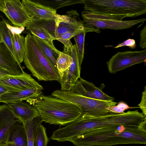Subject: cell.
Masks as SVG:
<instances>
[{"mask_svg":"<svg viewBox=\"0 0 146 146\" xmlns=\"http://www.w3.org/2000/svg\"><path fill=\"white\" fill-rule=\"evenodd\" d=\"M68 141L76 146H111L129 144H146V122L138 127L113 126L78 135Z\"/></svg>","mask_w":146,"mask_h":146,"instance_id":"6da1fadb","label":"cell"},{"mask_svg":"<svg viewBox=\"0 0 146 146\" xmlns=\"http://www.w3.org/2000/svg\"><path fill=\"white\" fill-rule=\"evenodd\" d=\"M35 1L56 10L58 9L77 3L83 4V0H34Z\"/></svg>","mask_w":146,"mask_h":146,"instance_id":"cb8c5ba5","label":"cell"},{"mask_svg":"<svg viewBox=\"0 0 146 146\" xmlns=\"http://www.w3.org/2000/svg\"><path fill=\"white\" fill-rule=\"evenodd\" d=\"M139 107H130L127 104L123 102H119L116 106H113L108 107L106 109L111 112L115 113L121 114L124 113V111L127 109L138 108Z\"/></svg>","mask_w":146,"mask_h":146,"instance_id":"f546056e","label":"cell"},{"mask_svg":"<svg viewBox=\"0 0 146 146\" xmlns=\"http://www.w3.org/2000/svg\"><path fill=\"white\" fill-rule=\"evenodd\" d=\"M0 67L10 75H20L25 72L21 64L15 61L11 52L2 42H0Z\"/></svg>","mask_w":146,"mask_h":146,"instance_id":"d6986e66","label":"cell"},{"mask_svg":"<svg viewBox=\"0 0 146 146\" xmlns=\"http://www.w3.org/2000/svg\"><path fill=\"white\" fill-rule=\"evenodd\" d=\"M27 101L37 109L43 121L50 124L66 126L83 114L81 110L76 105L52 95L41 94Z\"/></svg>","mask_w":146,"mask_h":146,"instance_id":"3957f363","label":"cell"},{"mask_svg":"<svg viewBox=\"0 0 146 146\" xmlns=\"http://www.w3.org/2000/svg\"><path fill=\"white\" fill-rule=\"evenodd\" d=\"M139 45L140 47L142 49H146V26H144V27L141 30Z\"/></svg>","mask_w":146,"mask_h":146,"instance_id":"4dcf8cb0","label":"cell"},{"mask_svg":"<svg viewBox=\"0 0 146 146\" xmlns=\"http://www.w3.org/2000/svg\"><path fill=\"white\" fill-rule=\"evenodd\" d=\"M1 42V36H0V42Z\"/></svg>","mask_w":146,"mask_h":146,"instance_id":"ab89813d","label":"cell"},{"mask_svg":"<svg viewBox=\"0 0 146 146\" xmlns=\"http://www.w3.org/2000/svg\"><path fill=\"white\" fill-rule=\"evenodd\" d=\"M49 139L47 136L46 128L42 124L38 127L35 139V146H47Z\"/></svg>","mask_w":146,"mask_h":146,"instance_id":"83f0119b","label":"cell"},{"mask_svg":"<svg viewBox=\"0 0 146 146\" xmlns=\"http://www.w3.org/2000/svg\"><path fill=\"white\" fill-rule=\"evenodd\" d=\"M83 4L85 11L123 19L146 13L145 0H83Z\"/></svg>","mask_w":146,"mask_h":146,"instance_id":"277c9868","label":"cell"},{"mask_svg":"<svg viewBox=\"0 0 146 146\" xmlns=\"http://www.w3.org/2000/svg\"><path fill=\"white\" fill-rule=\"evenodd\" d=\"M81 31H76L74 32H68L61 35L56 39L61 42L64 44V48H68L71 47L73 45L70 41V39Z\"/></svg>","mask_w":146,"mask_h":146,"instance_id":"f1b7e54d","label":"cell"},{"mask_svg":"<svg viewBox=\"0 0 146 146\" xmlns=\"http://www.w3.org/2000/svg\"><path fill=\"white\" fill-rule=\"evenodd\" d=\"M2 12L13 25L19 27H26L32 18L19 0H4Z\"/></svg>","mask_w":146,"mask_h":146,"instance_id":"30bf717a","label":"cell"},{"mask_svg":"<svg viewBox=\"0 0 146 146\" xmlns=\"http://www.w3.org/2000/svg\"><path fill=\"white\" fill-rule=\"evenodd\" d=\"M82 14L84 23L99 29L122 30L131 28L146 20L145 18H141L123 21L121 17L95 14L87 11H82Z\"/></svg>","mask_w":146,"mask_h":146,"instance_id":"52a82bcc","label":"cell"},{"mask_svg":"<svg viewBox=\"0 0 146 146\" xmlns=\"http://www.w3.org/2000/svg\"><path fill=\"white\" fill-rule=\"evenodd\" d=\"M26 27L33 35L40 39L50 47L58 57L60 51L56 48L53 42L56 40L54 20H46L32 17Z\"/></svg>","mask_w":146,"mask_h":146,"instance_id":"ba28073f","label":"cell"},{"mask_svg":"<svg viewBox=\"0 0 146 146\" xmlns=\"http://www.w3.org/2000/svg\"><path fill=\"white\" fill-rule=\"evenodd\" d=\"M0 69H1V68H0Z\"/></svg>","mask_w":146,"mask_h":146,"instance_id":"60d3db41","label":"cell"},{"mask_svg":"<svg viewBox=\"0 0 146 146\" xmlns=\"http://www.w3.org/2000/svg\"><path fill=\"white\" fill-rule=\"evenodd\" d=\"M11 36L13 48L19 62L21 64L24 60L25 38L23 35L16 33H11Z\"/></svg>","mask_w":146,"mask_h":146,"instance_id":"7402d4cb","label":"cell"},{"mask_svg":"<svg viewBox=\"0 0 146 146\" xmlns=\"http://www.w3.org/2000/svg\"><path fill=\"white\" fill-rule=\"evenodd\" d=\"M5 143L7 144L8 146H28L26 131L21 123H18L10 128Z\"/></svg>","mask_w":146,"mask_h":146,"instance_id":"ffe728a7","label":"cell"},{"mask_svg":"<svg viewBox=\"0 0 146 146\" xmlns=\"http://www.w3.org/2000/svg\"><path fill=\"white\" fill-rule=\"evenodd\" d=\"M144 87V91L142 93L141 102L138 105L142 111V113L146 116V88L145 86Z\"/></svg>","mask_w":146,"mask_h":146,"instance_id":"1f68e13d","label":"cell"},{"mask_svg":"<svg viewBox=\"0 0 146 146\" xmlns=\"http://www.w3.org/2000/svg\"><path fill=\"white\" fill-rule=\"evenodd\" d=\"M0 85L6 87L10 91L32 88L44 90L43 87L33 79L30 74L25 72L20 75H6L0 79Z\"/></svg>","mask_w":146,"mask_h":146,"instance_id":"4fadbf2b","label":"cell"},{"mask_svg":"<svg viewBox=\"0 0 146 146\" xmlns=\"http://www.w3.org/2000/svg\"><path fill=\"white\" fill-rule=\"evenodd\" d=\"M146 62V49H145L141 51L118 52L106 64L109 72L115 74L133 65Z\"/></svg>","mask_w":146,"mask_h":146,"instance_id":"9c48e42d","label":"cell"},{"mask_svg":"<svg viewBox=\"0 0 146 146\" xmlns=\"http://www.w3.org/2000/svg\"><path fill=\"white\" fill-rule=\"evenodd\" d=\"M24 64L32 75L39 81L61 80L58 72L45 55L40 47L30 33L25 37Z\"/></svg>","mask_w":146,"mask_h":146,"instance_id":"5b68a950","label":"cell"},{"mask_svg":"<svg viewBox=\"0 0 146 146\" xmlns=\"http://www.w3.org/2000/svg\"><path fill=\"white\" fill-rule=\"evenodd\" d=\"M7 24L8 28L9 29L12 34L14 33L20 34L25 29L24 27H13L10 25L7 22Z\"/></svg>","mask_w":146,"mask_h":146,"instance_id":"836d02e7","label":"cell"},{"mask_svg":"<svg viewBox=\"0 0 146 146\" xmlns=\"http://www.w3.org/2000/svg\"><path fill=\"white\" fill-rule=\"evenodd\" d=\"M0 146H8L7 144L6 143H0Z\"/></svg>","mask_w":146,"mask_h":146,"instance_id":"74e56055","label":"cell"},{"mask_svg":"<svg viewBox=\"0 0 146 146\" xmlns=\"http://www.w3.org/2000/svg\"><path fill=\"white\" fill-rule=\"evenodd\" d=\"M52 95L70 102L81 110L83 114L94 117L107 115L111 112L106 109L115 105L117 102L92 99L76 94L71 90L54 91Z\"/></svg>","mask_w":146,"mask_h":146,"instance_id":"8992f818","label":"cell"},{"mask_svg":"<svg viewBox=\"0 0 146 146\" xmlns=\"http://www.w3.org/2000/svg\"><path fill=\"white\" fill-rule=\"evenodd\" d=\"M62 52L70 56L72 58V64L65 72L62 79L58 82L61 85V90L63 91L71 90L78 79L80 77L81 66H80L76 46L64 48Z\"/></svg>","mask_w":146,"mask_h":146,"instance_id":"8fae6325","label":"cell"},{"mask_svg":"<svg viewBox=\"0 0 146 146\" xmlns=\"http://www.w3.org/2000/svg\"><path fill=\"white\" fill-rule=\"evenodd\" d=\"M79 16L77 11L73 10L68 11L65 15L57 14L54 20L56 40L59 36L67 32L84 31L82 21L77 19Z\"/></svg>","mask_w":146,"mask_h":146,"instance_id":"7c38bea8","label":"cell"},{"mask_svg":"<svg viewBox=\"0 0 146 146\" xmlns=\"http://www.w3.org/2000/svg\"><path fill=\"white\" fill-rule=\"evenodd\" d=\"M10 91L6 87L0 85V97L3 94Z\"/></svg>","mask_w":146,"mask_h":146,"instance_id":"e575fe53","label":"cell"},{"mask_svg":"<svg viewBox=\"0 0 146 146\" xmlns=\"http://www.w3.org/2000/svg\"><path fill=\"white\" fill-rule=\"evenodd\" d=\"M21 122L8 104L0 106V143H5L8 131L13 125Z\"/></svg>","mask_w":146,"mask_h":146,"instance_id":"ac0fdd59","label":"cell"},{"mask_svg":"<svg viewBox=\"0 0 146 146\" xmlns=\"http://www.w3.org/2000/svg\"><path fill=\"white\" fill-rule=\"evenodd\" d=\"M42 121L41 118L39 116L23 125L27 135L28 146H34L35 139L36 131L38 127Z\"/></svg>","mask_w":146,"mask_h":146,"instance_id":"603a6c76","label":"cell"},{"mask_svg":"<svg viewBox=\"0 0 146 146\" xmlns=\"http://www.w3.org/2000/svg\"><path fill=\"white\" fill-rule=\"evenodd\" d=\"M7 21L4 19L0 21V36L1 42L6 46L11 53L13 58L18 64V62L12 42L11 33L7 26Z\"/></svg>","mask_w":146,"mask_h":146,"instance_id":"44dd1931","label":"cell"},{"mask_svg":"<svg viewBox=\"0 0 146 146\" xmlns=\"http://www.w3.org/2000/svg\"><path fill=\"white\" fill-rule=\"evenodd\" d=\"M128 46L131 49L135 48L136 46V42L134 39L129 38L121 43L118 44L114 48H117L121 47Z\"/></svg>","mask_w":146,"mask_h":146,"instance_id":"d6a6232c","label":"cell"},{"mask_svg":"<svg viewBox=\"0 0 146 146\" xmlns=\"http://www.w3.org/2000/svg\"><path fill=\"white\" fill-rule=\"evenodd\" d=\"M100 146V145H93V146Z\"/></svg>","mask_w":146,"mask_h":146,"instance_id":"f35d334b","label":"cell"},{"mask_svg":"<svg viewBox=\"0 0 146 146\" xmlns=\"http://www.w3.org/2000/svg\"><path fill=\"white\" fill-rule=\"evenodd\" d=\"M7 74H9L7 71L0 69V79Z\"/></svg>","mask_w":146,"mask_h":146,"instance_id":"d590c367","label":"cell"},{"mask_svg":"<svg viewBox=\"0 0 146 146\" xmlns=\"http://www.w3.org/2000/svg\"><path fill=\"white\" fill-rule=\"evenodd\" d=\"M86 33L84 31H82L74 37L76 44L79 64L81 66L84 58V42Z\"/></svg>","mask_w":146,"mask_h":146,"instance_id":"4316f807","label":"cell"},{"mask_svg":"<svg viewBox=\"0 0 146 146\" xmlns=\"http://www.w3.org/2000/svg\"><path fill=\"white\" fill-rule=\"evenodd\" d=\"M42 89L32 88L15 91H9L0 97V102L6 104L28 100L42 94Z\"/></svg>","mask_w":146,"mask_h":146,"instance_id":"e0dca14e","label":"cell"},{"mask_svg":"<svg viewBox=\"0 0 146 146\" xmlns=\"http://www.w3.org/2000/svg\"><path fill=\"white\" fill-rule=\"evenodd\" d=\"M21 2L31 17L48 21L55 20L57 14L56 10L34 0H22Z\"/></svg>","mask_w":146,"mask_h":146,"instance_id":"9a60e30c","label":"cell"},{"mask_svg":"<svg viewBox=\"0 0 146 146\" xmlns=\"http://www.w3.org/2000/svg\"><path fill=\"white\" fill-rule=\"evenodd\" d=\"M33 36L40 47L45 55L54 68L57 70L56 61L57 57L53 50L40 39L33 35Z\"/></svg>","mask_w":146,"mask_h":146,"instance_id":"484cf974","label":"cell"},{"mask_svg":"<svg viewBox=\"0 0 146 146\" xmlns=\"http://www.w3.org/2000/svg\"><path fill=\"white\" fill-rule=\"evenodd\" d=\"M105 87L103 84L97 87L92 82L87 81L80 78L78 80L71 90L75 93L83 96L92 99L103 100L113 101L114 98L109 96L102 90Z\"/></svg>","mask_w":146,"mask_h":146,"instance_id":"5bb4252c","label":"cell"},{"mask_svg":"<svg viewBox=\"0 0 146 146\" xmlns=\"http://www.w3.org/2000/svg\"><path fill=\"white\" fill-rule=\"evenodd\" d=\"M146 121V116L138 110L121 114L111 112L106 115L94 117L86 114L60 129L64 140L68 141L78 135L99 129L113 126L138 127Z\"/></svg>","mask_w":146,"mask_h":146,"instance_id":"7a4b0ae2","label":"cell"},{"mask_svg":"<svg viewBox=\"0 0 146 146\" xmlns=\"http://www.w3.org/2000/svg\"><path fill=\"white\" fill-rule=\"evenodd\" d=\"M72 60V58L69 55L60 52L57 58L56 65L57 70L61 80L63 77L64 72L71 66Z\"/></svg>","mask_w":146,"mask_h":146,"instance_id":"d4e9b609","label":"cell"},{"mask_svg":"<svg viewBox=\"0 0 146 146\" xmlns=\"http://www.w3.org/2000/svg\"><path fill=\"white\" fill-rule=\"evenodd\" d=\"M4 0H0V11H2L4 7Z\"/></svg>","mask_w":146,"mask_h":146,"instance_id":"8d00e7d4","label":"cell"},{"mask_svg":"<svg viewBox=\"0 0 146 146\" xmlns=\"http://www.w3.org/2000/svg\"><path fill=\"white\" fill-rule=\"evenodd\" d=\"M7 104L14 115L23 125L40 116L37 109L27 102L21 101Z\"/></svg>","mask_w":146,"mask_h":146,"instance_id":"2e32d148","label":"cell"}]
</instances>
